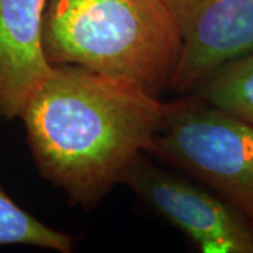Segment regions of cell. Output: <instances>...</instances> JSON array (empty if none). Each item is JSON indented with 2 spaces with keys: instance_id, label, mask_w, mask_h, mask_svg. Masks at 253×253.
<instances>
[{
  "instance_id": "obj_6",
  "label": "cell",
  "mask_w": 253,
  "mask_h": 253,
  "mask_svg": "<svg viewBox=\"0 0 253 253\" xmlns=\"http://www.w3.org/2000/svg\"><path fill=\"white\" fill-rule=\"evenodd\" d=\"M45 1L0 0V117H21L52 71L42 46Z\"/></svg>"
},
{
  "instance_id": "obj_8",
  "label": "cell",
  "mask_w": 253,
  "mask_h": 253,
  "mask_svg": "<svg viewBox=\"0 0 253 253\" xmlns=\"http://www.w3.org/2000/svg\"><path fill=\"white\" fill-rule=\"evenodd\" d=\"M7 245H26L69 253L73 238L41 222L0 187V246Z\"/></svg>"
},
{
  "instance_id": "obj_7",
  "label": "cell",
  "mask_w": 253,
  "mask_h": 253,
  "mask_svg": "<svg viewBox=\"0 0 253 253\" xmlns=\"http://www.w3.org/2000/svg\"><path fill=\"white\" fill-rule=\"evenodd\" d=\"M191 93L253 126V51L219 66Z\"/></svg>"
},
{
  "instance_id": "obj_3",
  "label": "cell",
  "mask_w": 253,
  "mask_h": 253,
  "mask_svg": "<svg viewBox=\"0 0 253 253\" xmlns=\"http://www.w3.org/2000/svg\"><path fill=\"white\" fill-rule=\"evenodd\" d=\"M149 154L199 179L253 224V126L193 94L170 101Z\"/></svg>"
},
{
  "instance_id": "obj_4",
  "label": "cell",
  "mask_w": 253,
  "mask_h": 253,
  "mask_svg": "<svg viewBox=\"0 0 253 253\" xmlns=\"http://www.w3.org/2000/svg\"><path fill=\"white\" fill-rule=\"evenodd\" d=\"M146 154L123 183L169 224L179 228L203 253H253V224L214 190L155 166Z\"/></svg>"
},
{
  "instance_id": "obj_1",
  "label": "cell",
  "mask_w": 253,
  "mask_h": 253,
  "mask_svg": "<svg viewBox=\"0 0 253 253\" xmlns=\"http://www.w3.org/2000/svg\"><path fill=\"white\" fill-rule=\"evenodd\" d=\"M170 103L128 79L52 65L21 114L40 174L93 208L149 154Z\"/></svg>"
},
{
  "instance_id": "obj_2",
  "label": "cell",
  "mask_w": 253,
  "mask_h": 253,
  "mask_svg": "<svg viewBox=\"0 0 253 253\" xmlns=\"http://www.w3.org/2000/svg\"><path fill=\"white\" fill-rule=\"evenodd\" d=\"M42 46L51 65H78L161 96L181 37L162 0H46Z\"/></svg>"
},
{
  "instance_id": "obj_5",
  "label": "cell",
  "mask_w": 253,
  "mask_h": 253,
  "mask_svg": "<svg viewBox=\"0 0 253 253\" xmlns=\"http://www.w3.org/2000/svg\"><path fill=\"white\" fill-rule=\"evenodd\" d=\"M181 37L169 90L190 93L219 66L253 51V0H162Z\"/></svg>"
}]
</instances>
